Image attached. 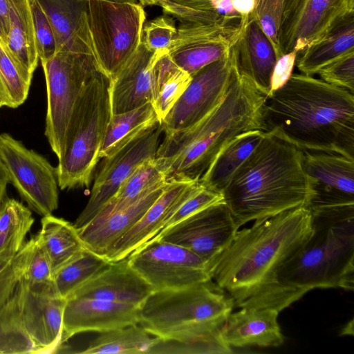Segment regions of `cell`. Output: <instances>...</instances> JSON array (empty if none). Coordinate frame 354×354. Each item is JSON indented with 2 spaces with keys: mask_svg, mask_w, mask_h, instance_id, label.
I'll list each match as a JSON object with an SVG mask.
<instances>
[{
  "mask_svg": "<svg viewBox=\"0 0 354 354\" xmlns=\"http://www.w3.org/2000/svg\"><path fill=\"white\" fill-rule=\"evenodd\" d=\"M37 353L30 339L0 308V354Z\"/></svg>",
  "mask_w": 354,
  "mask_h": 354,
  "instance_id": "45",
  "label": "cell"
},
{
  "mask_svg": "<svg viewBox=\"0 0 354 354\" xmlns=\"http://www.w3.org/2000/svg\"><path fill=\"white\" fill-rule=\"evenodd\" d=\"M10 17L8 0H0V40L4 44L9 32Z\"/></svg>",
  "mask_w": 354,
  "mask_h": 354,
  "instance_id": "49",
  "label": "cell"
},
{
  "mask_svg": "<svg viewBox=\"0 0 354 354\" xmlns=\"http://www.w3.org/2000/svg\"><path fill=\"white\" fill-rule=\"evenodd\" d=\"M66 301L57 293L53 281L30 283L19 280L2 307L32 343L37 353H50L62 345Z\"/></svg>",
  "mask_w": 354,
  "mask_h": 354,
  "instance_id": "10",
  "label": "cell"
},
{
  "mask_svg": "<svg viewBox=\"0 0 354 354\" xmlns=\"http://www.w3.org/2000/svg\"><path fill=\"white\" fill-rule=\"evenodd\" d=\"M138 324V307L106 300L70 297L63 314L62 344L73 335Z\"/></svg>",
  "mask_w": 354,
  "mask_h": 354,
  "instance_id": "22",
  "label": "cell"
},
{
  "mask_svg": "<svg viewBox=\"0 0 354 354\" xmlns=\"http://www.w3.org/2000/svg\"><path fill=\"white\" fill-rule=\"evenodd\" d=\"M199 186V181H167L161 195L134 225L113 243L104 258L114 261L127 257L156 236L172 213Z\"/></svg>",
  "mask_w": 354,
  "mask_h": 354,
  "instance_id": "19",
  "label": "cell"
},
{
  "mask_svg": "<svg viewBox=\"0 0 354 354\" xmlns=\"http://www.w3.org/2000/svg\"><path fill=\"white\" fill-rule=\"evenodd\" d=\"M109 262L104 257L85 248L53 274V283L57 293L66 299L102 270Z\"/></svg>",
  "mask_w": 354,
  "mask_h": 354,
  "instance_id": "35",
  "label": "cell"
},
{
  "mask_svg": "<svg viewBox=\"0 0 354 354\" xmlns=\"http://www.w3.org/2000/svg\"><path fill=\"white\" fill-rule=\"evenodd\" d=\"M213 8L220 15L232 17L238 15L232 6V0H212Z\"/></svg>",
  "mask_w": 354,
  "mask_h": 354,
  "instance_id": "51",
  "label": "cell"
},
{
  "mask_svg": "<svg viewBox=\"0 0 354 354\" xmlns=\"http://www.w3.org/2000/svg\"><path fill=\"white\" fill-rule=\"evenodd\" d=\"M177 35V28L168 15L158 16L145 23L142 43L150 51L168 53Z\"/></svg>",
  "mask_w": 354,
  "mask_h": 354,
  "instance_id": "40",
  "label": "cell"
},
{
  "mask_svg": "<svg viewBox=\"0 0 354 354\" xmlns=\"http://www.w3.org/2000/svg\"><path fill=\"white\" fill-rule=\"evenodd\" d=\"M233 71L229 53L193 74L189 84L161 122L165 134L188 129L208 115L225 97Z\"/></svg>",
  "mask_w": 354,
  "mask_h": 354,
  "instance_id": "15",
  "label": "cell"
},
{
  "mask_svg": "<svg viewBox=\"0 0 354 354\" xmlns=\"http://www.w3.org/2000/svg\"><path fill=\"white\" fill-rule=\"evenodd\" d=\"M350 329L353 330V319H352L342 330L341 335H353V331L350 330Z\"/></svg>",
  "mask_w": 354,
  "mask_h": 354,
  "instance_id": "53",
  "label": "cell"
},
{
  "mask_svg": "<svg viewBox=\"0 0 354 354\" xmlns=\"http://www.w3.org/2000/svg\"><path fill=\"white\" fill-rule=\"evenodd\" d=\"M267 96L234 67L222 101L194 126L165 134L156 160L166 180L199 181L221 149L234 138L262 127Z\"/></svg>",
  "mask_w": 354,
  "mask_h": 354,
  "instance_id": "5",
  "label": "cell"
},
{
  "mask_svg": "<svg viewBox=\"0 0 354 354\" xmlns=\"http://www.w3.org/2000/svg\"><path fill=\"white\" fill-rule=\"evenodd\" d=\"M35 46L40 62L48 60L56 53L55 36L50 24L37 0H29Z\"/></svg>",
  "mask_w": 354,
  "mask_h": 354,
  "instance_id": "42",
  "label": "cell"
},
{
  "mask_svg": "<svg viewBox=\"0 0 354 354\" xmlns=\"http://www.w3.org/2000/svg\"><path fill=\"white\" fill-rule=\"evenodd\" d=\"M239 229L223 200L196 212L153 239L187 248L209 266L230 244Z\"/></svg>",
  "mask_w": 354,
  "mask_h": 354,
  "instance_id": "16",
  "label": "cell"
},
{
  "mask_svg": "<svg viewBox=\"0 0 354 354\" xmlns=\"http://www.w3.org/2000/svg\"><path fill=\"white\" fill-rule=\"evenodd\" d=\"M257 0H232V6L241 17L251 15L256 7Z\"/></svg>",
  "mask_w": 354,
  "mask_h": 354,
  "instance_id": "50",
  "label": "cell"
},
{
  "mask_svg": "<svg viewBox=\"0 0 354 354\" xmlns=\"http://www.w3.org/2000/svg\"><path fill=\"white\" fill-rule=\"evenodd\" d=\"M167 181L158 184L124 207L101 209L89 222L77 229L85 248L104 257L113 243L129 231L161 195Z\"/></svg>",
  "mask_w": 354,
  "mask_h": 354,
  "instance_id": "21",
  "label": "cell"
},
{
  "mask_svg": "<svg viewBox=\"0 0 354 354\" xmlns=\"http://www.w3.org/2000/svg\"><path fill=\"white\" fill-rule=\"evenodd\" d=\"M145 20L140 3L88 0L87 21L94 55L111 80L140 45Z\"/></svg>",
  "mask_w": 354,
  "mask_h": 354,
  "instance_id": "9",
  "label": "cell"
},
{
  "mask_svg": "<svg viewBox=\"0 0 354 354\" xmlns=\"http://www.w3.org/2000/svg\"><path fill=\"white\" fill-rule=\"evenodd\" d=\"M0 93H1V95L3 97V98L6 100L4 90L3 88V86H2L1 84V82H0Z\"/></svg>",
  "mask_w": 354,
  "mask_h": 354,
  "instance_id": "57",
  "label": "cell"
},
{
  "mask_svg": "<svg viewBox=\"0 0 354 354\" xmlns=\"http://www.w3.org/2000/svg\"><path fill=\"white\" fill-rule=\"evenodd\" d=\"M162 55L150 51L141 42L111 80L112 114L127 112L151 102V69L156 59Z\"/></svg>",
  "mask_w": 354,
  "mask_h": 354,
  "instance_id": "24",
  "label": "cell"
},
{
  "mask_svg": "<svg viewBox=\"0 0 354 354\" xmlns=\"http://www.w3.org/2000/svg\"><path fill=\"white\" fill-rule=\"evenodd\" d=\"M29 208L7 196L0 206V260H8L19 251L34 223Z\"/></svg>",
  "mask_w": 354,
  "mask_h": 354,
  "instance_id": "33",
  "label": "cell"
},
{
  "mask_svg": "<svg viewBox=\"0 0 354 354\" xmlns=\"http://www.w3.org/2000/svg\"><path fill=\"white\" fill-rule=\"evenodd\" d=\"M312 232L307 206L255 221L251 227L239 229L230 244L209 264L211 280L237 308L267 286Z\"/></svg>",
  "mask_w": 354,
  "mask_h": 354,
  "instance_id": "3",
  "label": "cell"
},
{
  "mask_svg": "<svg viewBox=\"0 0 354 354\" xmlns=\"http://www.w3.org/2000/svg\"><path fill=\"white\" fill-rule=\"evenodd\" d=\"M165 181L156 158L145 160L134 169L102 209H113L129 205L149 189Z\"/></svg>",
  "mask_w": 354,
  "mask_h": 354,
  "instance_id": "36",
  "label": "cell"
},
{
  "mask_svg": "<svg viewBox=\"0 0 354 354\" xmlns=\"http://www.w3.org/2000/svg\"><path fill=\"white\" fill-rule=\"evenodd\" d=\"M237 226L307 206L314 191L303 150L266 133L222 192Z\"/></svg>",
  "mask_w": 354,
  "mask_h": 354,
  "instance_id": "4",
  "label": "cell"
},
{
  "mask_svg": "<svg viewBox=\"0 0 354 354\" xmlns=\"http://www.w3.org/2000/svg\"><path fill=\"white\" fill-rule=\"evenodd\" d=\"M264 135V131L253 129L234 138L221 149L199 182L204 187L222 194L235 172Z\"/></svg>",
  "mask_w": 354,
  "mask_h": 354,
  "instance_id": "29",
  "label": "cell"
},
{
  "mask_svg": "<svg viewBox=\"0 0 354 354\" xmlns=\"http://www.w3.org/2000/svg\"><path fill=\"white\" fill-rule=\"evenodd\" d=\"M165 15L180 22L214 24L233 19L220 15L213 8L212 0H157ZM235 18V17H234Z\"/></svg>",
  "mask_w": 354,
  "mask_h": 354,
  "instance_id": "38",
  "label": "cell"
},
{
  "mask_svg": "<svg viewBox=\"0 0 354 354\" xmlns=\"http://www.w3.org/2000/svg\"><path fill=\"white\" fill-rule=\"evenodd\" d=\"M0 82L6 106L15 109L27 99L31 82L22 73L0 40Z\"/></svg>",
  "mask_w": 354,
  "mask_h": 354,
  "instance_id": "39",
  "label": "cell"
},
{
  "mask_svg": "<svg viewBox=\"0 0 354 354\" xmlns=\"http://www.w3.org/2000/svg\"><path fill=\"white\" fill-rule=\"evenodd\" d=\"M230 54L236 71L268 97L271 75L278 57L252 14L241 17Z\"/></svg>",
  "mask_w": 354,
  "mask_h": 354,
  "instance_id": "20",
  "label": "cell"
},
{
  "mask_svg": "<svg viewBox=\"0 0 354 354\" xmlns=\"http://www.w3.org/2000/svg\"><path fill=\"white\" fill-rule=\"evenodd\" d=\"M286 0H257L252 13L263 33L271 42L278 58L282 53L279 32Z\"/></svg>",
  "mask_w": 354,
  "mask_h": 354,
  "instance_id": "41",
  "label": "cell"
},
{
  "mask_svg": "<svg viewBox=\"0 0 354 354\" xmlns=\"http://www.w3.org/2000/svg\"><path fill=\"white\" fill-rule=\"evenodd\" d=\"M0 158L9 181L28 207L41 216L58 207L56 168L7 133L0 134Z\"/></svg>",
  "mask_w": 354,
  "mask_h": 354,
  "instance_id": "12",
  "label": "cell"
},
{
  "mask_svg": "<svg viewBox=\"0 0 354 354\" xmlns=\"http://www.w3.org/2000/svg\"><path fill=\"white\" fill-rule=\"evenodd\" d=\"M115 3H137V0H103Z\"/></svg>",
  "mask_w": 354,
  "mask_h": 354,
  "instance_id": "54",
  "label": "cell"
},
{
  "mask_svg": "<svg viewBox=\"0 0 354 354\" xmlns=\"http://www.w3.org/2000/svg\"><path fill=\"white\" fill-rule=\"evenodd\" d=\"M261 131L302 150L354 159V94L321 79L292 73L266 97Z\"/></svg>",
  "mask_w": 354,
  "mask_h": 354,
  "instance_id": "2",
  "label": "cell"
},
{
  "mask_svg": "<svg viewBox=\"0 0 354 354\" xmlns=\"http://www.w3.org/2000/svg\"><path fill=\"white\" fill-rule=\"evenodd\" d=\"M279 313L270 308H241L229 315L222 328V337L231 348L279 346L284 337L278 322Z\"/></svg>",
  "mask_w": 354,
  "mask_h": 354,
  "instance_id": "25",
  "label": "cell"
},
{
  "mask_svg": "<svg viewBox=\"0 0 354 354\" xmlns=\"http://www.w3.org/2000/svg\"><path fill=\"white\" fill-rule=\"evenodd\" d=\"M12 259L0 260V308L12 296L19 281Z\"/></svg>",
  "mask_w": 354,
  "mask_h": 354,
  "instance_id": "48",
  "label": "cell"
},
{
  "mask_svg": "<svg viewBox=\"0 0 354 354\" xmlns=\"http://www.w3.org/2000/svg\"><path fill=\"white\" fill-rule=\"evenodd\" d=\"M37 236L47 255L53 276L86 248L73 224L52 214L42 216Z\"/></svg>",
  "mask_w": 354,
  "mask_h": 354,
  "instance_id": "30",
  "label": "cell"
},
{
  "mask_svg": "<svg viewBox=\"0 0 354 354\" xmlns=\"http://www.w3.org/2000/svg\"><path fill=\"white\" fill-rule=\"evenodd\" d=\"M152 292V288L131 266L125 257L109 261L68 297L102 299L138 308Z\"/></svg>",
  "mask_w": 354,
  "mask_h": 354,
  "instance_id": "23",
  "label": "cell"
},
{
  "mask_svg": "<svg viewBox=\"0 0 354 354\" xmlns=\"http://www.w3.org/2000/svg\"><path fill=\"white\" fill-rule=\"evenodd\" d=\"M111 79L101 71L84 88L68 127L66 151L56 168L61 189L88 187L112 114Z\"/></svg>",
  "mask_w": 354,
  "mask_h": 354,
  "instance_id": "7",
  "label": "cell"
},
{
  "mask_svg": "<svg viewBox=\"0 0 354 354\" xmlns=\"http://www.w3.org/2000/svg\"><path fill=\"white\" fill-rule=\"evenodd\" d=\"M232 348L201 341L156 339L148 354H230Z\"/></svg>",
  "mask_w": 354,
  "mask_h": 354,
  "instance_id": "43",
  "label": "cell"
},
{
  "mask_svg": "<svg viewBox=\"0 0 354 354\" xmlns=\"http://www.w3.org/2000/svg\"><path fill=\"white\" fill-rule=\"evenodd\" d=\"M8 183H10L8 174L0 158V206L7 196L6 190Z\"/></svg>",
  "mask_w": 354,
  "mask_h": 354,
  "instance_id": "52",
  "label": "cell"
},
{
  "mask_svg": "<svg viewBox=\"0 0 354 354\" xmlns=\"http://www.w3.org/2000/svg\"><path fill=\"white\" fill-rule=\"evenodd\" d=\"M192 76L178 67L168 55L159 57L151 76V103L160 123L189 84Z\"/></svg>",
  "mask_w": 354,
  "mask_h": 354,
  "instance_id": "31",
  "label": "cell"
},
{
  "mask_svg": "<svg viewBox=\"0 0 354 354\" xmlns=\"http://www.w3.org/2000/svg\"><path fill=\"white\" fill-rule=\"evenodd\" d=\"M3 106H6V102L3 97L0 93V108Z\"/></svg>",
  "mask_w": 354,
  "mask_h": 354,
  "instance_id": "55",
  "label": "cell"
},
{
  "mask_svg": "<svg viewBox=\"0 0 354 354\" xmlns=\"http://www.w3.org/2000/svg\"><path fill=\"white\" fill-rule=\"evenodd\" d=\"M147 3V6H151V5H156L157 4V0H145Z\"/></svg>",
  "mask_w": 354,
  "mask_h": 354,
  "instance_id": "56",
  "label": "cell"
},
{
  "mask_svg": "<svg viewBox=\"0 0 354 354\" xmlns=\"http://www.w3.org/2000/svg\"><path fill=\"white\" fill-rule=\"evenodd\" d=\"M157 338L139 324H133L104 332L93 339L82 354H148Z\"/></svg>",
  "mask_w": 354,
  "mask_h": 354,
  "instance_id": "32",
  "label": "cell"
},
{
  "mask_svg": "<svg viewBox=\"0 0 354 354\" xmlns=\"http://www.w3.org/2000/svg\"><path fill=\"white\" fill-rule=\"evenodd\" d=\"M223 200V196L221 193L211 190L200 183L198 189L189 196L168 218L161 231L175 225L196 212Z\"/></svg>",
  "mask_w": 354,
  "mask_h": 354,
  "instance_id": "44",
  "label": "cell"
},
{
  "mask_svg": "<svg viewBox=\"0 0 354 354\" xmlns=\"http://www.w3.org/2000/svg\"><path fill=\"white\" fill-rule=\"evenodd\" d=\"M162 133L161 123L156 122L103 158L89 200L73 224L76 229L86 225L103 208L139 164L156 157Z\"/></svg>",
  "mask_w": 354,
  "mask_h": 354,
  "instance_id": "13",
  "label": "cell"
},
{
  "mask_svg": "<svg viewBox=\"0 0 354 354\" xmlns=\"http://www.w3.org/2000/svg\"><path fill=\"white\" fill-rule=\"evenodd\" d=\"M131 266L153 291L174 290L211 281L208 265L179 245L152 239L128 257Z\"/></svg>",
  "mask_w": 354,
  "mask_h": 354,
  "instance_id": "11",
  "label": "cell"
},
{
  "mask_svg": "<svg viewBox=\"0 0 354 354\" xmlns=\"http://www.w3.org/2000/svg\"><path fill=\"white\" fill-rule=\"evenodd\" d=\"M234 307L233 299L211 280L153 291L138 308V324L162 340L201 341L229 346L221 330Z\"/></svg>",
  "mask_w": 354,
  "mask_h": 354,
  "instance_id": "6",
  "label": "cell"
},
{
  "mask_svg": "<svg viewBox=\"0 0 354 354\" xmlns=\"http://www.w3.org/2000/svg\"><path fill=\"white\" fill-rule=\"evenodd\" d=\"M140 3L144 7L147 6V3L145 0H139Z\"/></svg>",
  "mask_w": 354,
  "mask_h": 354,
  "instance_id": "58",
  "label": "cell"
},
{
  "mask_svg": "<svg viewBox=\"0 0 354 354\" xmlns=\"http://www.w3.org/2000/svg\"><path fill=\"white\" fill-rule=\"evenodd\" d=\"M310 210L308 239L278 268L266 288L238 308L281 312L313 289L353 290L354 205Z\"/></svg>",
  "mask_w": 354,
  "mask_h": 354,
  "instance_id": "1",
  "label": "cell"
},
{
  "mask_svg": "<svg viewBox=\"0 0 354 354\" xmlns=\"http://www.w3.org/2000/svg\"><path fill=\"white\" fill-rule=\"evenodd\" d=\"M303 165L313 181L310 209L354 205V159L344 155L303 150Z\"/></svg>",
  "mask_w": 354,
  "mask_h": 354,
  "instance_id": "18",
  "label": "cell"
},
{
  "mask_svg": "<svg viewBox=\"0 0 354 354\" xmlns=\"http://www.w3.org/2000/svg\"><path fill=\"white\" fill-rule=\"evenodd\" d=\"M55 36L56 53L94 55L87 21L88 0H37Z\"/></svg>",
  "mask_w": 354,
  "mask_h": 354,
  "instance_id": "26",
  "label": "cell"
},
{
  "mask_svg": "<svg viewBox=\"0 0 354 354\" xmlns=\"http://www.w3.org/2000/svg\"><path fill=\"white\" fill-rule=\"evenodd\" d=\"M352 50H354V15L306 47L299 53L295 65L301 73L313 76L324 66Z\"/></svg>",
  "mask_w": 354,
  "mask_h": 354,
  "instance_id": "28",
  "label": "cell"
},
{
  "mask_svg": "<svg viewBox=\"0 0 354 354\" xmlns=\"http://www.w3.org/2000/svg\"><path fill=\"white\" fill-rule=\"evenodd\" d=\"M321 80L335 86L354 92V50L350 51L321 68Z\"/></svg>",
  "mask_w": 354,
  "mask_h": 354,
  "instance_id": "46",
  "label": "cell"
},
{
  "mask_svg": "<svg viewBox=\"0 0 354 354\" xmlns=\"http://www.w3.org/2000/svg\"><path fill=\"white\" fill-rule=\"evenodd\" d=\"M354 15V0H286L279 43L282 55L298 54Z\"/></svg>",
  "mask_w": 354,
  "mask_h": 354,
  "instance_id": "14",
  "label": "cell"
},
{
  "mask_svg": "<svg viewBox=\"0 0 354 354\" xmlns=\"http://www.w3.org/2000/svg\"><path fill=\"white\" fill-rule=\"evenodd\" d=\"M241 17L214 24L180 23L168 55L191 76L229 54Z\"/></svg>",
  "mask_w": 354,
  "mask_h": 354,
  "instance_id": "17",
  "label": "cell"
},
{
  "mask_svg": "<svg viewBox=\"0 0 354 354\" xmlns=\"http://www.w3.org/2000/svg\"><path fill=\"white\" fill-rule=\"evenodd\" d=\"M10 28L4 46L15 63L32 81L39 61L29 0H8Z\"/></svg>",
  "mask_w": 354,
  "mask_h": 354,
  "instance_id": "27",
  "label": "cell"
},
{
  "mask_svg": "<svg viewBox=\"0 0 354 354\" xmlns=\"http://www.w3.org/2000/svg\"><path fill=\"white\" fill-rule=\"evenodd\" d=\"M159 122L151 102L118 114H111L99 152V158L113 153L133 136Z\"/></svg>",
  "mask_w": 354,
  "mask_h": 354,
  "instance_id": "34",
  "label": "cell"
},
{
  "mask_svg": "<svg viewBox=\"0 0 354 354\" xmlns=\"http://www.w3.org/2000/svg\"><path fill=\"white\" fill-rule=\"evenodd\" d=\"M298 53L292 50L282 55L277 59L270 78V89L269 95L282 87L292 74Z\"/></svg>",
  "mask_w": 354,
  "mask_h": 354,
  "instance_id": "47",
  "label": "cell"
},
{
  "mask_svg": "<svg viewBox=\"0 0 354 354\" xmlns=\"http://www.w3.org/2000/svg\"><path fill=\"white\" fill-rule=\"evenodd\" d=\"M14 272L19 280L30 283L53 281V273L47 255L37 235L24 243L12 259Z\"/></svg>",
  "mask_w": 354,
  "mask_h": 354,
  "instance_id": "37",
  "label": "cell"
},
{
  "mask_svg": "<svg viewBox=\"0 0 354 354\" xmlns=\"http://www.w3.org/2000/svg\"><path fill=\"white\" fill-rule=\"evenodd\" d=\"M41 64L47 93L45 136L60 160L76 102L88 81L102 70L93 55L68 51L57 52Z\"/></svg>",
  "mask_w": 354,
  "mask_h": 354,
  "instance_id": "8",
  "label": "cell"
}]
</instances>
